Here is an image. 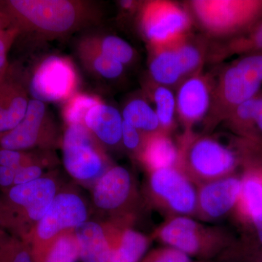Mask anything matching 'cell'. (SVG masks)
I'll list each match as a JSON object with an SVG mask.
<instances>
[{
	"mask_svg": "<svg viewBox=\"0 0 262 262\" xmlns=\"http://www.w3.org/2000/svg\"><path fill=\"white\" fill-rule=\"evenodd\" d=\"M261 84L262 52L241 56L224 67L214 78L206 127L225 121L234 108L258 94Z\"/></svg>",
	"mask_w": 262,
	"mask_h": 262,
	"instance_id": "1",
	"label": "cell"
},
{
	"mask_svg": "<svg viewBox=\"0 0 262 262\" xmlns=\"http://www.w3.org/2000/svg\"><path fill=\"white\" fill-rule=\"evenodd\" d=\"M177 167L195 186L232 175L239 160L233 149L215 138L184 130L177 141Z\"/></svg>",
	"mask_w": 262,
	"mask_h": 262,
	"instance_id": "2",
	"label": "cell"
},
{
	"mask_svg": "<svg viewBox=\"0 0 262 262\" xmlns=\"http://www.w3.org/2000/svg\"><path fill=\"white\" fill-rule=\"evenodd\" d=\"M154 237L167 246L204 261L219 257L233 244L223 227L204 225L188 216L167 219Z\"/></svg>",
	"mask_w": 262,
	"mask_h": 262,
	"instance_id": "3",
	"label": "cell"
},
{
	"mask_svg": "<svg viewBox=\"0 0 262 262\" xmlns=\"http://www.w3.org/2000/svg\"><path fill=\"white\" fill-rule=\"evenodd\" d=\"M189 8L209 37L232 39L262 20V0H193Z\"/></svg>",
	"mask_w": 262,
	"mask_h": 262,
	"instance_id": "4",
	"label": "cell"
},
{
	"mask_svg": "<svg viewBox=\"0 0 262 262\" xmlns=\"http://www.w3.org/2000/svg\"><path fill=\"white\" fill-rule=\"evenodd\" d=\"M5 12L14 27H32L41 32L62 34L75 27L79 10L67 0H11Z\"/></svg>",
	"mask_w": 262,
	"mask_h": 262,
	"instance_id": "5",
	"label": "cell"
},
{
	"mask_svg": "<svg viewBox=\"0 0 262 262\" xmlns=\"http://www.w3.org/2000/svg\"><path fill=\"white\" fill-rule=\"evenodd\" d=\"M147 194L151 204L166 220L195 217L196 187L176 167L149 172Z\"/></svg>",
	"mask_w": 262,
	"mask_h": 262,
	"instance_id": "6",
	"label": "cell"
},
{
	"mask_svg": "<svg viewBox=\"0 0 262 262\" xmlns=\"http://www.w3.org/2000/svg\"><path fill=\"white\" fill-rule=\"evenodd\" d=\"M141 30L150 46L170 45L189 33L192 19L181 5L170 1L146 3L140 15Z\"/></svg>",
	"mask_w": 262,
	"mask_h": 262,
	"instance_id": "7",
	"label": "cell"
},
{
	"mask_svg": "<svg viewBox=\"0 0 262 262\" xmlns=\"http://www.w3.org/2000/svg\"><path fill=\"white\" fill-rule=\"evenodd\" d=\"M66 169L78 180H89L102 171L103 158L93 139L92 133L83 124L69 125L63 140Z\"/></svg>",
	"mask_w": 262,
	"mask_h": 262,
	"instance_id": "8",
	"label": "cell"
},
{
	"mask_svg": "<svg viewBox=\"0 0 262 262\" xmlns=\"http://www.w3.org/2000/svg\"><path fill=\"white\" fill-rule=\"evenodd\" d=\"M77 84L75 68L63 57H48L34 72L29 90L34 99L58 102L69 99Z\"/></svg>",
	"mask_w": 262,
	"mask_h": 262,
	"instance_id": "9",
	"label": "cell"
},
{
	"mask_svg": "<svg viewBox=\"0 0 262 262\" xmlns=\"http://www.w3.org/2000/svg\"><path fill=\"white\" fill-rule=\"evenodd\" d=\"M214 77L203 72L187 77L177 89V113L185 130L206 120L211 108Z\"/></svg>",
	"mask_w": 262,
	"mask_h": 262,
	"instance_id": "10",
	"label": "cell"
},
{
	"mask_svg": "<svg viewBox=\"0 0 262 262\" xmlns=\"http://www.w3.org/2000/svg\"><path fill=\"white\" fill-rule=\"evenodd\" d=\"M242 179L233 174L196 187L195 218L216 222L229 214L237 206Z\"/></svg>",
	"mask_w": 262,
	"mask_h": 262,
	"instance_id": "11",
	"label": "cell"
},
{
	"mask_svg": "<svg viewBox=\"0 0 262 262\" xmlns=\"http://www.w3.org/2000/svg\"><path fill=\"white\" fill-rule=\"evenodd\" d=\"M87 216V208L80 196L61 193L56 196L49 209L38 222V236L48 241L63 229L76 228L86 222Z\"/></svg>",
	"mask_w": 262,
	"mask_h": 262,
	"instance_id": "12",
	"label": "cell"
},
{
	"mask_svg": "<svg viewBox=\"0 0 262 262\" xmlns=\"http://www.w3.org/2000/svg\"><path fill=\"white\" fill-rule=\"evenodd\" d=\"M132 178L130 172L122 166L108 169L98 179L94 189L95 204L107 211L121 209L133 196Z\"/></svg>",
	"mask_w": 262,
	"mask_h": 262,
	"instance_id": "13",
	"label": "cell"
},
{
	"mask_svg": "<svg viewBox=\"0 0 262 262\" xmlns=\"http://www.w3.org/2000/svg\"><path fill=\"white\" fill-rule=\"evenodd\" d=\"M46 118L45 103L30 100L25 116L20 123L11 130L0 134V148L22 151L33 147L39 140Z\"/></svg>",
	"mask_w": 262,
	"mask_h": 262,
	"instance_id": "14",
	"label": "cell"
},
{
	"mask_svg": "<svg viewBox=\"0 0 262 262\" xmlns=\"http://www.w3.org/2000/svg\"><path fill=\"white\" fill-rule=\"evenodd\" d=\"M56 194V184L52 179L39 178L13 186L8 196L12 203L23 207L31 220L39 222L49 209Z\"/></svg>",
	"mask_w": 262,
	"mask_h": 262,
	"instance_id": "15",
	"label": "cell"
},
{
	"mask_svg": "<svg viewBox=\"0 0 262 262\" xmlns=\"http://www.w3.org/2000/svg\"><path fill=\"white\" fill-rule=\"evenodd\" d=\"M141 161L149 172L177 167L179 160L177 144L163 131L144 136L140 151Z\"/></svg>",
	"mask_w": 262,
	"mask_h": 262,
	"instance_id": "16",
	"label": "cell"
},
{
	"mask_svg": "<svg viewBox=\"0 0 262 262\" xmlns=\"http://www.w3.org/2000/svg\"><path fill=\"white\" fill-rule=\"evenodd\" d=\"M123 119L116 108L99 103L89 110L84 125L103 144H118L122 140Z\"/></svg>",
	"mask_w": 262,
	"mask_h": 262,
	"instance_id": "17",
	"label": "cell"
},
{
	"mask_svg": "<svg viewBox=\"0 0 262 262\" xmlns=\"http://www.w3.org/2000/svg\"><path fill=\"white\" fill-rule=\"evenodd\" d=\"M173 43L150 46L149 70L151 79L154 83L170 89L178 87L184 80Z\"/></svg>",
	"mask_w": 262,
	"mask_h": 262,
	"instance_id": "18",
	"label": "cell"
},
{
	"mask_svg": "<svg viewBox=\"0 0 262 262\" xmlns=\"http://www.w3.org/2000/svg\"><path fill=\"white\" fill-rule=\"evenodd\" d=\"M82 262H108L111 253L110 241L101 225L87 222L75 228Z\"/></svg>",
	"mask_w": 262,
	"mask_h": 262,
	"instance_id": "19",
	"label": "cell"
},
{
	"mask_svg": "<svg viewBox=\"0 0 262 262\" xmlns=\"http://www.w3.org/2000/svg\"><path fill=\"white\" fill-rule=\"evenodd\" d=\"M259 52H262V20L241 35L210 45L207 61L219 63L234 55Z\"/></svg>",
	"mask_w": 262,
	"mask_h": 262,
	"instance_id": "20",
	"label": "cell"
},
{
	"mask_svg": "<svg viewBox=\"0 0 262 262\" xmlns=\"http://www.w3.org/2000/svg\"><path fill=\"white\" fill-rule=\"evenodd\" d=\"M227 126L244 138L256 139L262 134V95L241 103L225 120Z\"/></svg>",
	"mask_w": 262,
	"mask_h": 262,
	"instance_id": "21",
	"label": "cell"
},
{
	"mask_svg": "<svg viewBox=\"0 0 262 262\" xmlns=\"http://www.w3.org/2000/svg\"><path fill=\"white\" fill-rule=\"evenodd\" d=\"M184 80L202 72L208 59L210 43L204 38L188 34L173 43Z\"/></svg>",
	"mask_w": 262,
	"mask_h": 262,
	"instance_id": "22",
	"label": "cell"
},
{
	"mask_svg": "<svg viewBox=\"0 0 262 262\" xmlns=\"http://www.w3.org/2000/svg\"><path fill=\"white\" fill-rule=\"evenodd\" d=\"M110 244L111 253L108 262H139L145 254L150 241L140 232L125 228Z\"/></svg>",
	"mask_w": 262,
	"mask_h": 262,
	"instance_id": "23",
	"label": "cell"
},
{
	"mask_svg": "<svg viewBox=\"0 0 262 262\" xmlns=\"http://www.w3.org/2000/svg\"><path fill=\"white\" fill-rule=\"evenodd\" d=\"M236 207L239 214L252 223L262 218V174L250 170L245 176Z\"/></svg>",
	"mask_w": 262,
	"mask_h": 262,
	"instance_id": "24",
	"label": "cell"
},
{
	"mask_svg": "<svg viewBox=\"0 0 262 262\" xmlns=\"http://www.w3.org/2000/svg\"><path fill=\"white\" fill-rule=\"evenodd\" d=\"M122 119L144 136L162 131L155 110L142 98H134L125 105Z\"/></svg>",
	"mask_w": 262,
	"mask_h": 262,
	"instance_id": "25",
	"label": "cell"
},
{
	"mask_svg": "<svg viewBox=\"0 0 262 262\" xmlns=\"http://www.w3.org/2000/svg\"><path fill=\"white\" fill-rule=\"evenodd\" d=\"M151 91V97L155 105V111L159 120L161 130L170 134L175 127L176 96L170 88L155 83Z\"/></svg>",
	"mask_w": 262,
	"mask_h": 262,
	"instance_id": "26",
	"label": "cell"
},
{
	"mask_svg": "<svg viewBox=\"0 0 262 262\" xmlns=\"http://www.w3.org/2000/svg\"><path fill=\"white\" fill-rule=\"evenodd\" d=\"M80 258L77 239L70 235L61 236L34 260V262H75Z\"/></svg>",
	"mask_w": 262,
	"mask_h": 262,
	"instance_id": "27",
	"label": "cell"
},
{
	"mask_svg": "<svg viewBox=\"0 0 262 262\" xmlns=\"http://www.w3.org/2000/svg\"><path fill=\"white\" fill-rule=\"evenodd\" d=\"M28 101L20 86L0 80V120L14 116Z\"/></svg>",
	"mask_w": 262,
	"mask_h": 262,
	"instance_id": "28",
	"label": "cell"
},
{
	"mask_svg": "<svg viewBox=\"0 0 262 262\" xmlns=\"http://www.w3.org/2000/svg\"><path fill=\"white\" fill-rule=\"evenodd\" d=\"M101 103L95 96L77 94L69 98L63 107V115L69 125L83 124L84 117L91 108Z\"/></svg>",
	"mask_w": 262,
	"mask_h": 262,
	"instance_id": "29",
	"label": "cell"
},
{
	"mask_svg": "<svg viewBox=\"0 0 262 262\" xmlns=\"http://www.w3.org/2000/svg\"><path fill=\"white\" fill-rule=\"evenodd\" d=\"M98 51L114 58L124 66L131 63L135 57L132 46L117 36H106L101 41Z\"/></svg>",
	"mask_w": 262,
	"mask_h": 262,
	"instance_id": "30",
	"label": "cell"
},
{
	"mask_svg": "<svg viewBox=\"0 0 262 262\" xmlns=\"http://www.w3.org/2000/svg\"><path fill=\"white\" fill-rule=\"evenodd\" d=\"M0 262H34L30 251L13 239H0Z\"/></svg>",
	"mask_w": 262,
	"mask_h": 262,
	"instance_id": "31",
	"label": "cell"
},
{
	"mask_svg": "<svg viewBox=\"0 0 262 262\" xmlns=\"http://www.w3.org/2000/svg\"><path fill=\"white\" fill-rule=\"evenodd\" d=\"M92 67L98 74L106 79L118 78L124 72L123 64L99 51L96 52Z\"/></svg>",
	"mask_w": 262,
	"mask_h": 262,
	"instance_id": "32",
	"label": "cell"
},
{
	"mask_svg": "<svg viewBox=\"0 0 262 262\" xmlns=\"http://www.w3.org/2000/svg\"><path fill=\"white\" fill-rule=\"evenodd\" d=\"M141 262H193L190 256L176 248L166 246L153 250Z\"/></svg>",
	"mask_w": 262,
	"mask_h": 262,
	"instance_id": "33",
	"label": "cell"
},
{
	"mask_svg": "<svg viewBox=\"0 0 262 262\" xmlns=\"http://www.w3.org/2000/svg\"><path fill=\"white\" fill-rule=\"evenodd\" d=\"M218 258L220 262H262V250L244 251L232 245Z\"/></svg>",
	"mask_w": 262,
	"mask_h": 262,
	"instance_id": "34",
	"label": "cell"
},
{
	"mask_svg": "<svg viewBox=\"0 0 262 262\" xmlns=\"http://www.w3.org/2000/svg\"><path fill=\"white\" fill-rule=\"evenodd\" d=\"M19 32V29L13 26L0 34V80L4 79L8 67V51Z\"/></svg>",
	"mask_w": 262,
	"mask_h": 262,
	"instance_id": "35",
	"label": "cell"
},
{
	"mask_svg": "<svg viewBox=\"0 0 262 262\" xmlns=\"http://www.w3.org/2000/svg\"><path fill=\"white\" fill-rule=\"evenodd\" d=\"M144 134L124 121L122 123V141L127 149L140 151L144 141Z\"/></svg>",
	"mask_w": 262,
	"mask_h": 262,
	"instance_id": "36",
	"label": "cell"
},
{
	"mask_svg": "<svg viewBox=\"0 0 262 262\" xmlns=\"http://www.w3.org/2000/svg\"><path fill=\"white\" fill-rule=\"evenodd\" d=\"M25 165H25V155L21 151L0 148V166L17 170Z\"/></svg>",
	"mask_w": 262,
	"mask_h": 262,
	"instance_id": "37",
	"label": "cell"
},
{
	"mask_svg": "<svg viewBox=\"0 0 262 262\" xmlns=\"http://www.w3.org/2000/svg\"><path fill=\"white\" fill-rule=\"evenodd\" d=\"M42 173V169L37 165H28L20 167L15 173L14 186L37 180L40 178Z\"/></svg>",
	"mask_w": 262,
	"mask_h": 262,
	"instance_id": "38",
	"label": "cell"
},
{
	"mask_svg": "<svg viewBox=\"0 0 262 262\" xmlns=\"http://www.w3.org/2000/svg\"><path fill=\"white\" fill-rule=\"evenodd\" d=\"M17 170L8 168V167L0 166V186L10 187L14 184L15 173Z\"/></svg>",
	"mask_w": 262,
	"mask_h": 262,
	"instance_id": "39",
	"label": "cell"
},
{
	"mask_svg": "<svg viewBox=\"0 0 262 262\" xmlns=\"http://www.w3.org/2000/svg\"><path fill=\"white\" fill-rule=\"evenodd\" d=\"M13 26V23H12L9 16L4 12L0 11V34Z\"/></svg>",
	"mask_w": 262,
	"mask_h": 262,
	"instance_id": "40",
	"label": "cell"
},
{
	"mask_svg": "<svg viewBox=\"0 0 262 262\" xmlns=\"http://www.w3.org/2000/svg\"><path fill=\"white\" fill-rule=\"evenodd\" d=\"M193 262H211V261H204V260H201V261H193ZM217 262H220V261H217Z\"/></svg>",
	"mask_w": 262,
	"mask_h": 262,
	"instance_id": "41",
	"label": "cell"
}]
</instances>
